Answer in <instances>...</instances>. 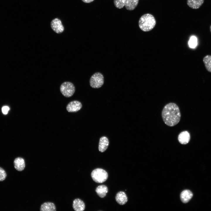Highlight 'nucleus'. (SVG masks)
<instances>
[{
	"mask_svg": "<svg viewBox=\"0 0 211 211\" xmlns=\"http://www.w3.org/2000/svg\"><path fill=\"white\" fill-rule=\"evenodd\" d=\"M94 0H82L83 1L86 3H90L92 2Z\"/></svg>",
	"mask_w": 211,
	"mask_h": 211,
	"instance_id": "nucleus-23",
	"label": "nucleus"
},
{
	"mask_svg": "<svg viewBox=\"0 0 211 211\" xmlns=\"http://www.w3.org/2000/svg\"><path fill=\"white\" fill-rule=\"evenodd\" d=\"M139 0H127L125 6L126 9L129 11L134 9L137 6Z\"/></svg>",
	"mask_w": 211,
	"mask_h": 211,
	"instance_id": "nucleus-17",
	"label": "nucleus"
},
{
	"mask_svg": "<svg viewBox=\"0 0 211 211\" xmlns=\"http://www.w3.org/2000/svg\"><path fill=\"white\" fill-rule=\"evenodd\" d=\"M41 211H55L56 207L55 204L51 202H46L42 204L40 206Z\"/></svg>",
	"mask_w": 211,
	"mask_h": 211,
	"instance_id": "nucleus-14",
	"label": "nucleus"
},
{
	"mask_svg": "<svg viewBox=\"0 0 211 211\" xmlns=\"http://www.w3.org/2000/svg\"><path fill=\"white\" fill-rule=\"evenodd\" d=\"M104 77L101 73L97 72L94 74L91 77L89 81L91 86L93 88L101 87L104 84Z\"/></svg>",
	"mask_w": 211,
	"mask_h": 211,
	"instance_id": "nucleus-5",
	"label": "nucleus"
},
{
	"mask_svg": "<svg viewBox=\"0 0 211 211\" xmlns=\"http://www.w3.org/2000/svg\"><path fill=\"white\" fill-rule=\"evenodd\" d=\"M108 188L105 185H101L98 186L96 189V191L98 196L103 198L106 195L108 192Z\"/></svg>",
	"mask_w": 211,
	"mask_h": 211,
	"instance_id": "nucleus-16",
	"label": "nucleus"
},
{
	"mask_svg": "<svg viewBox=\"0 0 211 211\" xmlns=\"http://www.w3.org/2000/svg\"><path fill=\"white\" fill-rule=\"evenodd\" d=\"M189 47L191 48H194L197 44V39L195 36L191 37L188 42Z\"/></svg>",
	"mask_w": 211,
	"mask_h": 211,
	"instance_id": "nucleus-20",
	"label": "nucleus"
},
{
	"mask_svg": "<svg viewBox=\"0 0 211 211\" xmlns=\"http://www.w3.org/2000/svg\"><path fill=\"white\" fill-rule=\"evenodd\" d=\"M92 178L94 181L98 183H102L107 179L108 174L104 170L97 168L93 170L91 174Z\"/></svg>",
	"mask_w": 211,
	"mask_h": 211,
	"instance_id": "nucleus-3",
	"label": "nucleus"
},
{
	"mask_svg": "<svg viewBox=\"0 0 211 211\" xmlns=\"http://www.w3.org/2000/svg\"><path fill=\"white\" fill-rule=\"evenodd\" d=\"M115 200L120 205L125 204L127 201V197L125 193L123 191H120L116 195Z\"/></svg>",
	"mask_w": 211,
	"mask_h": 211,
	"instance_id": "nucleus-10",
	"label": "nucleus"
},
{
	"mask_svg": "<svg viewBox=\"0 0 211 211\" xmlns=\"http://www.w3.org/2000/svg\"><path fill=\"white\" fill-rule=\"evenodd\" d=\"M9 109V107L8 106H5L3 107L2 108V111L4 115L7 114Z\"/></svg>",
	"mask_w": 211,
	"mask_h": 211,
	"instance_id": "nucleus-22",
	"label": "nucleus"
},
{
	"mask_svg": "<svg viewBox=\"0 0 211 211\" xmlns=\"http://www.w3.org/2000/svg\"><path fill=\"white\" fill-rule=\"evenodd\" d=\"M161 115L165 123L170 127L178 124L181 117L179 107L173 103H169L165 106L162 110Z\"/></svg>",
	"mask_w": 211,
	"mask_h": 211,
	"instance_id": "nucleus-1",
	"label": "nucleus"
},
{
	"mask_svg": "<svg viewBox=\"0 0 211 211\" xmlns=\"http://www.w3.org/2000/svg\"><path fill=\"white\" fill-rule=\"evenodd\" d=\"M127 0H114L115 6L117 8H121L125 6Z\"/></svg>",
	"mask_w": 211,
	"mask_h": 211,
	"instance_id": "nucleus-19",
	"label": "nucleus"
},
{
	"mask_svg": "<svg viewBox=\"0 0 211 211\" xmlns=\"http://www.w3.org/2000/svg\"><path fill=\"white\" fill-rule=\"evenodd\" d=\"M203 61L206 70L211 72V55L205 56L203 58Z\"/></svg>",
	"mask_w": 211,
	"mask_h": 211,
	"instance_id": "nucleus-18",
	"label": "nucleus"
},
{
	"mask_svg": "<svg viewBox=\"0 0 211 211\" xmlns=\"http://www.w3.org/2000/svg\"><path fill=\"white\" fill-rule=\"evenodd\" d=\"M73 207L76 211H83L85 209V205L82 200L76 198L73 201Z\"/></svg>",
	"mask_w": 211,
	"mask_h": 211,
	"instance_id": "nucleus-11",
	"label": "nucleus"
},
{
	"mask_svg": "<svg viewBox=\"0 0 211 211\" xmlns=\"http://www.w3.org/2000/svg\"><path fill=\"white\" fill-rule=\"evenodd\" d=\"M210 32H211V25L210 26Z\"/></svg>",
	"mask_w": 211,
	"mask_h": 211,
	"instance_id": "nucleus-24",
	"label": "nucleus"
},
{
	"mask_svg": "<svg viewBox=\"0 0 211 211\" xmlns=\"http://www.w3.org/2000/svg\"><path fill=\"white\" fill-rule=\"evenodd\" d=\"M190 139V135L189 132L186 131L181 132L178 136L179 142L183 144H188Z\"/></svg>",
	"mask_w": 211,
	"mask_h": 211,
	"instance_id": "nucleus-8",
	"label": "nucleus"
},
{
	"mask_svg": "<svg viewBox=\"0 0 211 211\" xmlns=\"http://www.w3.org/2000/svg\"><path fill=\"white\" fill-rule=\"evenodd\" d=\"M51 26L53 30L57 33H60L64 30V28L61 21L57 18L51 21Z\"/></svg>",
	"mask_w": 211,
	"mask_h": 211,
	"instance_id": "nucleus-6",
	"label": "nucleus"
},
{
	"mask_svg": "<svg viewBox=\"0 0 211 211\" xmlns=\"http://www.w3.org/2000/svg\"><path fill=\"white\" fill-rule=\"evenodd\" d=\"M82 107L81 102L77 101H74L67 104L66 109L69 112H76L80 110Z\"/></svg>",
	"mask_w": 211,
	"mask_h": 211,
	"instance_id": "nucleus-7",
	"label": "nucleus"
},
{
	"mask_svg": "<svg viewBox=\"0 0 211 211\" xmlns=\"http://www.w3.org/2000/svg\"><path fill=\"white\" fill-rule=\"evenodd\" d=\"M193 196V194L190 190H185L181 193L180 198L183 203H187L192 198Z\"/></svg>",
	"mask_w": 211,
	"mask_h": 211,
	"instance_id": "nucleus-12",
	"label": "nucleus"
},
{
	"mask_svg": "<svg viewBox=\"0 0 211 211\" xmlns=\"http://www.w3.org/2000/svg\"><path fill=\"white\" fill-rule=\"evenodd\" d=\"M156 24V21L154 16L149 13L145 14L142 16L139 21L140 28L143 31L147 32L152 30Z\"/></svg>",
	"mask_w": 211,
	"mask_h": 211,
	"instance_id": "nucleus-2",
	"label": "nucleus"
},
{
	"mask_svg": "<svg viewBox=\"0 0 211 211\" xmlns=\"http://www.w3.org/2000/svg\"><path fill=\"white\" fill-rule=\"evenodd\" d=\"M7 176V174L5 170L0 167V181L5 180Z\"/></svg>",
	"mask_w": 211,
	"mask_h": 211,
	"instance_id": "nucleus-21",
	"label": "nucleus"
},
{
	"mask_svg": "<svg viewBox=\"0 0 211 211\" xmlns=\"http://www.w3.org/2000/svg\"><path fill=\"white\" fill-rule=\"evenodd\" d=\"M204 2V0H187L188 5L190 8L197 9L200 8Z\"/></svg>",
	"mask_w": 211,
	"mask_h": 211,
	"instance_id": "nucleus-15",
	"label": "nucleus"
},
{
	"mask_svg": "<svg viewBox=\"0 0 211 211\" xmlns=\"http://www.w3.org/2000/svg\"><path fill=\"white\" fill-rule=\"evenodd\" d=\"M109 144L108 138L106 137H101L100 139L98 145V149L100 152H103L107 149Z\"/></svg>",
	"mask_w": 211,
	"mask_h": 211,
	"instance_id": "nucleus-13",
	"label": "nucleus"
},
{
	"mask_svg": "<svg viewBox=\"0 0 211 211\" xmlns=\"http://www.w3.org/2000/svg\"><path fill=\"white\" fill-rule=\"evenodd\" d=\"M14 167L18 171H21L25 167V163L24 159L21 157L16 158L14 161Z\"/></svg>",
	"mask_w": 211,
	"mask_h": 211,
	"instance_id": "nucleus-9",
	"label": "nucleus"
},
{
	"mask_svg": "<svg viewBox=\"0 0 211 211\" xmlns=\"http://www.w3.org/2000/svg\"><path fill=\"white\" fill-rule=\"evenodd\" d=\"M60 89L62 94L66 97L72 96L75 91L74 84L70 82H65L60 86Z\"/></svg>",
	"mask_w": 211,
	"mask_h": 211,
	"instance_id": "nucleus-4",
	"label": "nucleus"
}]
</instances>
